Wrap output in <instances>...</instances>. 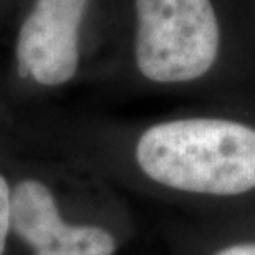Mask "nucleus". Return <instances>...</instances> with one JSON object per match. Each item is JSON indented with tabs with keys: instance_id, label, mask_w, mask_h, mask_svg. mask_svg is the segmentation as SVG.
Returning a JSON list of instances; mask_svg holds the SVG:
<instances>
[{
	"instance_id": "423d86ee",
	"label": "nucleus",
	"mask_w": 255,
	"mask_h": 255,
	"mask_svg": "<svg viewBox=\"0 0 255 255\" xmlns=\"http://www.w3.org/2000/svg\"><path fill=\"white\" fill-rule=\"evenodd\" d=\"M214 255H255V242L234 244V246L222 249Z\"/></svg>"
},
{
	"instance_id": "f257e3e1",
	"label": "nucleus",
	"mask_w": 255,
	"mask_h": 255,
	"mask_svg": "<svg viewBox=\"0 0 255 255\" xmlns=\"http://www.w3.org/2000/svg\"><path fill=\"white\" fill-rule=\"evenodd\" d=\"M146 177L197 196L255 189V128L226 118H177L149 126L134 149Z\"/></svg>"
},
{
	"instance_id": "20e7f679",
	"label": "nucleus",
	"mask_w": 255,
	"mask_h": 255,
	"mask_svg": "<svg viewBox=\"0 0 255 255\" xmlns=\"http://www.w3.org/2000/svg\"><path fill=\"white\" fill-rule=\"evenodd\" d=\"M10 224L35 255H113L116 241L96 226H70L58 212L53 194L40 181L27 179L13 187Z\"/></svg>"
},
{
	"instance_id": "7ed1b4c3",
	"label": "nucleus",
	"mask_w": 255,
	"mask_h": 255,
	"mask_svg": "<svg viewBox=\"0 0 255 255\" xmlns=\"http://www.w3.org/2000/svg\"><path fill=\"white\" fill-rule=\"evenodd\" d=\"M90 0H35L20 28L18 75L45 86L65 85L80 65V30Z\"/></svg>"
},
{
	"instance_id": "39448f33",
	"label": "nucleus",
	"mask_w": 255,
	"mask_h": 255,
	"mask_svg": "<svg viewBox=\"0 0 255 255\" xmlns=\"http://www.w3.org/2000/svg\"><path fill=\"white\" fill-rule=\"evenodd\" d=\"M10 187L3 176H0V255H3L5 242H7L8 231L12 229L10 224Z\"/></svg>"
},
{
	"instance_id": "f03ea898",
	"label": "nucleus",
	"mask_w": 255,
	"mask_h": 255,
	"mask_svg": "<svg viewBox=\"0 0 255 255\" xmlns=\"http://www.w3.org/2000/svg\"><path fill=\"white\" fill-rule=\"evenodd\" d=\"M134 62L157 85L192 83L211 73L222 48L212 0H134Z\"/></svg>"
}]
</instances>
